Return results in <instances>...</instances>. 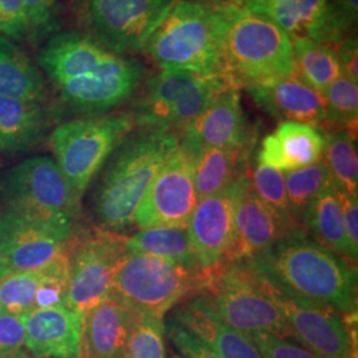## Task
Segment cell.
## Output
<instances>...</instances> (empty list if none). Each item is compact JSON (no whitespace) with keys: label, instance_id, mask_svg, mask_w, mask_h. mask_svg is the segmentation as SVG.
<instances>
[{"label":"cell","instance_id":"1","mask_svg":"<svg viewBox=\"0 0 358 358\" xmlns=\"http://www.w3.org/2000/svg\"><path fill=\"white\" fill-rule=\"evenodd\" d=\"M38 66L68 106L88 117L128 101L143 77L137 60L78 32H60L41 47Z\"/></svg>","mask_w":358,"mask_h":358},{"label":"cell","instance_id":"2","mask_svg":"<svg viewBox=\"0 0 358 358\" xmlns=\"http://www.w3.org/2000/svg\"><path fill=\"white\" fill-rule=\"evenodd\" d=\"M241 263L284 294L356 316V269L303 229Z\"/></svg>","mask_w":358,"mask_h":358},{"label":"cell","instance_id":"3","mask_svg":"<svg viewBox=\"0 0 358 358\" xmlns=\"http://www.w3.org/2000/svg\"><path fill=\"white\" fill-rule=\"evenodd\" d=\"M222 77L247 88L296 71L292 38L267 16L220 3Z\"/></svg>","mask_w":358,"mask_h":358},{"label":"cell","instance_id":"4","mask_svg":"<svg viewBox=\"0 0 358 358\" xmlns=\"http://www.w3.org/2000/svg\"><path fill=\"white\" fill-rule=\"evenodd\" d=\"M219 4L174 0L142 52L161 71L222 76Z\"/></svg>","mask_w":358,"mask_h":358},{"label":"cell","instance_id":"5","mask_svg":"<svg viewBox=\"0 0 358 358\" xmlns=\"http://www.w3.org/2000/svg\"><path fill=\"white\" fill-rule=\"evenodd\" d=\"M178 145L179 134L155 129H142L120 145L96 199L105 227L120 231L133 224L142 198Z\"/></svg>","mask_w":358,"mask_h":358},{"label":"cell","instance_id":"6","mask_svg":"<svg viewBox=\"0 0 358 358\" xmlns=\"http://www.w3.org/2000/svg\"><path fill=\"white\" fill-rule=\"evenodd\" d=\"M202 273L199 294H205L224 324L247 336L271 333L291 338L266 284L243 263H226Z\"/></svg>","mask_w":358,"mask_h":358},{"label":"cell","instance_id":"7","mask_svg":"<svg viewBox=\"0 0 358 358\" xmlns=\"http://www.w3.org/2000/svg\"><path fill=\"white\" fill-rule=\"evenodd\" d=\"M0 196L7 213L68 229H73L80 206V196L47 155L27 158L10 169L1 179Z\"/></svg>","mask_w":358,"mask_h":358},{"label":"cell","instance_id":"8","mask_svg":"<svg viewBox=\"0 0 358 358\" xmlns=\"http://www.w3.org/2000/svg\"><path fill=\"white\" fill-rule=\"evenodd\" d=\"M202 280L201 269L127 251L115 272L112 294L133 312L164 319L183 299L199 294Z\"/></svg>","mask_w":358,"mask_h":358},{"label":"cell","instance_id":"9","mask_svg":"<svg viewBox=\"0 0 358 358\" xmlns=\"http://www.w3.org/2000/svg\"><path fill=\"white\" fill-rule=\"evenodd\" d=\"M134 127L130 112L72 120L53 130L55 161L80 198Z\"/></svg>","mask_w":358,"mask_h":358},{"label":"cell","instance_id":"10","mask_svg":"<svg viewBox=\"0 0 358 358\" xmlns=\"http://www.w3.org/2000/svg\"><path fill=\"white\" fill-rule=\"evenodd\" d=\"M230 85L217 75L161 71L146 81L133 113L136 125L182 134L217 90ZM232 87V85H231Z\"/></svg>","mask_w":358,"mask_h":358},{"label":"cell","instance_id":"11","mask_svg":"<svg viewBox=\"0 0 358 358\" xmlns=\"http://www.w3.org/2000/svg\"><path fill=\"white\" fill-rule=\"evenodd\" d=\"M127 254L124 238L96 231L72 241L69 251V288L66 307L84 317L112 294L115 272Z\"/></svg>","mask_w":358,"mask_h":358},{"label":"cell","instance_id":"12","mask_svg":"<svg viewBox=\"0 0 358 358\" xmlns=\"http://www.w3.org/2000/svg\"><path fill=\"white\" fill-rule=\"evenodd\" d=\"M264 284L282 312L292 340L316 357L355 358L356 343L344 315L332 308L284 294L267 282Z\"/></svg>","mask_w":358,"mask_h":358},{"label":"cell","instance_id":"13","mask_svg":"<svg viewBox=\"0 0 358 358\" xmlns=\"http://www.w3.org/2000/svg\"><path fill=\"white\" fill-rule=\"evenodd\" d=\"M196 203L192 158L179 143L142 198L133 224L140 230L152 227L187 229Z\"/></svg>","mask_w":358,"mask_h":358},{"label":"cell","instance_id":"14","mask_svg":"<svg viewBox=\"0 0 358 358\" xmlns=\"http://www.w3.org/2000/svg\"><path fill=\"white\" fill-rule=\"evenodd\" d=\"M174 0H90L94 38L117 53L142 51Z\"/></svg>","mask_w":358,"mask_h":358},{"label":"cell","instance_id":"15","mask_svg":"<svg viewBox=\"0 0 358 358\" xmlns=\"http://www.w3.org/2000/svg\"><path fill=\"white\" fill-rule=\"evenodd\" d=\"M73 229L0 214V260L8 273L41 269L71 250Z\"/></svg>","mask_w":358,"mask_h":358},{"label":"cell","instance_id":"16","mask_svg":"<svg viewBox=\"0 0 358 358\" xmlns=\"http://www.w3.org/2000/svg\"><path fill=\"white\" fill-rule=\"evenodd\" d=\"M247 169L234 183V238L227 263L245 262L303 229L284 220L256 195Z\"/></svg>","mask_w":358,"mask_h":358},{"label":"cell","instance_id":"17","mask_svg":"<svg viewBox=\"0 0 358 358\" xmlns=\"http://www.w3.org/2000/svg\"><path fill=\"white\" fill-rule=\"evenodd\" d=\"M254 136L248 127L239 90L231 85L217 90L205 109L179 136L189 149L223 148L250 153Z\"/></svg>","mask_w":358,"mask_h":358},{"label":"cell","instance_id":"18","mask_svg":"<svg viewBox=\"0 0 358 358\" xmlns=\"http://www.w3.org/2000/svg\"><path fill=\"white\" fill-rule=\"evenodd\" d=\"M187 232L201 271L227 263L234 238V185L226 192L198 201Z\"/></svg>","mask_w":358,"mask_h":358},{"label":"cell","instance_id":"19","mask_svg":"<svg viewBox=\"0 0 358 358\" xmlns=\"http://www.w3.org/2000/svg\"><path fill=\"white\" fill-rule=\"evenodd\" d=\"M245 90L266 113L282 122H300L319 128L325 124L321 93L296 71L250 85Z\"/></svg>","mask_w":358,"mask_h":358},{"label":"cell","instance_id":"20","mask_svg":"<svg viewBox=\"0 0 358 358\" xmlns=\"http://www.w3.org/2000/svg\"><path fill=\"white\" fill-rule=\"evenodd\" d=\"M24 346L36 358H76L83 316L68 307L40 308L23 315Z\"/></svg>","mask_w":358,"mask_h":358},{"label":"cell","instance_id":"21","mask_svg":"<svg viewBox=\"0 0 358 358\" xmlns=\"http://www.w3.org/2000/svg\"><path fill=\"white\" fill-rule=\"evenodd\" d=\"M170 319L202 340L220 358H262L250 336L220 320L203 294L187 297Z\"/></svg>","mask_w":358,"mask_h":358},{"label":"cell","instance_id":"22","mask_svg":"<svg viewBox=\"0 0 358 358\" xmlns=\"http://www.w3.org/2000/svg\"><path fill=\"white\" fill-rule=\"evenodd\" d=\"M327 136L319 127L280 122L268 134L257 154V162L282 173L313 165L322 159Z\"/></svg>","mask_w":358,"mask_h":358},{"label":"cell","instance_id":"23","mask_svg":"<svg viewBox=\"0 0 358 358\" xmlns=\"http://www.w3.org/2000/svg\"><path fill=\"white\" fill-rule=\"evenodd\" d=\"M130 310L110 294L83 317L76 358H120L127 355Z\"/></svg>","mask_w":358,"mask_h":358},{"label":"cell","instance_id":"24","mask_svg":"<svg viewBox=\"0 0 358 358\" xmlns=\"http://www.w3.org/2000/svg\"><path fill=\"white\" fill-rule=\"evenodd\" d=\"M186 150L192 158V178L198 201L229 190L247 169L248 153L245 152L223 148Z\"/></svg>","mask_w":358,"mask_h":358},{"label":"cell","instance_id":"25","mask_svg":"<svg viewBox=\"0 0 358 358\" xmlns=\"http://www.w3.org/2000/svg\"><path fill=\"white\" fill-rule=\"evenodd\" d=\"M45 128L43 103L0 97V153L26 152L41 138Z\"/></svg>","mask_w":358,"mask_h":358},{"label":"cell","instance_id":"26","mask_svg":"<svg viewBox=\"0 0 358 358\" xmlns=\"http://www.w3.org/2000/svg\"><path fill=\"white\" fill-rule=\"evenodd\" d=\"M0 97L41 103L47 85L40 69L13 40L0 35Z\"/></svg>","mask_w":358,"mask_h":358},{"label":"cell","instance_id":"27","mask_svg":"<svg viewBox=\"0 0 358 358\" xmlns=\"http://www.w3.org/2000/svg\"><path fill=\"white\" fill-rule=\"evenodd\" d=\"M329 0H262L247 8L262 13L291 38L319 40Z\"/></svg>","mask_w":358,"mask_h":358},{"label":"cell","instance_id":"28","mask_svg":"<svg viewBox=\"0 0 358 358\" xmlns=\"http://www.w3.org/2000/svg\"><path fill=\"white\" fill-rule=\"evenodd\" d=\"M303 224L309 231L308 234L321 245L340 257H349L343 208L332 180L308 206Z\"/></svg>","mask_w":358,"mask_h":358},{"label":"cell","instance_id":"29","mask_svg":"<svg viewBox=\"0 0 358 358\" xmlns=\"http://www.w3.org/2000/svg\"><path fill=\"white\" fill-rule=\"evenodd\" d=\"M127 251L154 256L173 263L198 268L187 229L152 227L142 229L130 238H124Z\"/></svg>","mask_w":358,"mask_h":358},{"label":"cell","instance_id":"30","mask_svg":"<svg viewBox=\"0 0 358 358\" xmlns=\"http://www.w3.org/2000/svg\"><path fill=\"white\" fill-rule=\"evenodd\" d=\"M296 72L308 84L324 93L325 90L343 76L341 64L334 48L315 38H292Z\"/></svg>","mask_w":358,"mask_h":358},{"label":"cell","instance_id":"31","mask_svg":"<svg viewBox=\"0 0 358 358\" xmlns=\"http://www.w3.org/2000/svg\"><path fill=\"white\" fill-rule=\"evenodd\" d=\"M322 162L337 192L357 196V143L350 130L343 129L327 136Z\"/></svg>","mask_w":358,"mask_h":358},{"label":"cell","instance_id":"32","mask_svg":"<svg viewBox=\"0 0 358 358\" xmlns=\"http://www.w3.org/2000/svg\"><path fill=\"white\" fill-rule=\"evenodd\" d=\"M284 180L291 213L301 224L308 206L331 183L329 171L321 159L313 165L284 173Z\"/></svg>","mask_w":358,"mask_h":358},{"label":"cell","instance_id":"33","mask_svg":"<svg viewBox=\"0 0 358 358\" xmlns=\"http://www.w3.org/2000/svg\"><path fill=\"white\" fill-rule=\"evenodd\" d=\"M164 334V319L130 310L127 357L166 358Z\"/></svg>","mask_w":358,"mask_h":358},{"label":"cell","instance_id":"34","mask_svg":"<svg viewBox=\"0 0 358 358\" xmlns=\"http://www.w3.org/2000/svg\"><path fill=\"white\" fill-rule=\"evenodd\" d=\"M45 278V269L13 272L0 280V307L11 315L23 316L34 309L35 296Z\"/></svg>","mask_w":358,"mask_h":358},{"label":"cell","instance_id":"35","mask_svg":"<svg viewBox=\"0 0 358 358\" xmlns=\"http://www.w3.org/2000/svg\"><path fill=\"white\" fill-rule=\"evenodd\" d=\"M325 108V124L343 129L356 128L358 117V83L340 76L321 94Z\"/></svg>","mask_w":358,"mask_h":358},{"label":"cell","instance_id":"36","mask_svg":"<svg viewBox=\"0 0 358 358\" xmlns=\"http://www.w3.org/2000/svg\"><path fill=\"white\" fill-rule=\"evenodd\" d=\"M247 176L251 189L266 205H268L276 214H279L288 223L303 227L291 213L282 171L257 162L251 176L248 173Z\"/></svg>","mask_w":358,"mask_h":358},{"label":"cell","instance_id":"37","mask_svg":"<svg viewBox=\"0 0 358 358\" xmlns=\"http://www.w3.org/2000/svg\"><path fill=\"white\" fill-rule=\"evenodd\" d=\"M358 19V0H332L328 3L319 41L331 47L355 35Z\"/></svg>","mask_w":358,"mask_h":358},{"label":"cell","instance_id":"38","mask_svg":"<svg viewBox=\"0 0 358 358\" xmlns=\"http://www.w3.org/2000/svg\"><path fill=\"white\" fill-rule=\"evenodd\" d=\"M29 36L44 38L57 27V0H22Z\"/></svg>","mask_w":358,"mask_h":358},{"label":"cell","instance_id":"39","mask_svg":"<svg viewBox=\"0 0 358 358\" xmlns=\"http://www.w3.org/2000/svg\"><path fill=\"white\" fill-rule=\"evenodd\" d=\"M250 338L262 358H319L289 337L271 333H255Z\"/></svg>","mask_w":358,"mask_h":358},{"label":"cell","instance_id":"40","mask_svg":"<svg viewBox=\"0 0 358 358\" xmlns=\"http://www.w3.org/2000/svg\"><path fill=\"white\" fill-rule=\"evenodd\" d=\"M165 329L183 358H220L202 340L182 328L176 321L171 319L167 321Z\"/></svg>","mask_w":358,"mask_h":358},{"label":"cell","instance_id":"41","mask_svg":"<svg viewBox=\"0 0 358 358\" xmlns=\"http://www.w3.org/2000/svg\"><path fill=\"white\" fill-rule=\"evenodd\" d=\"M0 35L11 40L29 35L22 0H0Z\"/></svg>","mask_w":358,"mask_h":358},{"label":"cell","instance_id":"42","mask_svg":"<svg viewBox=\"0 0 358 358\" xmlns=\"http://www.w3.org/2000/svg\"><path fill=\"white\" fill-rule=\"evenodd\" d=\"M24 324L23 316L0 313V355L20 350L24 346Z\"/></svg>","mask_w":358,"mask_h":358},{"label":"cell","instance_id":"43","mask_svg":"<svg viewBox=\"0 0 358 358\" xmlns=\"http://www.w3.org/2000/svg\"><path fill=\"white\" fill-rule=\"evenodd\" d=\"M340 202L343 208L344 229L349 259L357 260L358 255V201L357 196L340 194Z\"/></svg>","mask_w":358,"mask_h":358},{"label":"cell","instance_id":"44","mask_svg":"<svg viewBox=\"0 0 358 358\" xmlns=\"http://www.w3.org/2000/svg\"><path fill=\"white\" fill-rule=\"evenodd\" d=\"M333 48L338 56L343 75L358 83V48L356 35H352L341 40Z\"/></svg>","mask_w":358,"mask_h":358},{"label":"cell","instance_id":"45","mask_svg":"<svg viewBox=\"0 0 358 358\" xmlns=\"http://www.w3.org/2000/svg\"><path fill=\"white\" fill-rule=\"evenodd\" d=\"M0 358H32V356H29L24 350L20 349V350H15V352L0 355Z\"/></svg>","mask_w":358,"mask_h":358},{"label":"cell","instance_id":"46","mask_svg":"<svg viewBox=\"0 0 358 358\" xmlns=\"http://www.w3.org/2000/svg\"><path fill=\"white\" fill-rule=\"evenodd\" d=\"M262 0H231L232 4L239 6V7H244V8H250L252 6H255L257 3H260Z\"/></svg>","mask_w":358,"mask_h":358},{"label":"cell","instance_id":"47","mask_svg":"<svg viewBox=\"0 0 358 358\" xmlns=\"http://www.w3.org/2000/svg\"><path fill=\"white\" fill-rule=\"evenodd\" d=\"M7 275H10V273H8V271L6 269L4 264H3L1 260H0V280H1L4 276H7Z\"/></svg>","mask_w":358,"mask_h":358},{"label":"cell","instance_id":"48","mask_svg":"<svg viewBox=\"0 0 358 358\" xmlns=\"http://www.w3.org/2000/svg\"><path fill=\"white\" fill-rule=\"evenodd\" d=\"M198 1H205V3H213V4H219V3H226V0H198Z\"/></svg>","mask_w":358,"mask_h":358},{"label":"cell","instance_id":"49","mask_svg":"<svg viewBox=\"0 0 358 358\" xmlns=\"http://www.w3.org/2000/svg\"><path fill=\"white\" fill-rule=\"evenodd\" d=\"M171 358H182V357H179V356H173V357Z\"/></svg>","mask_w":358,"mask_h":358},{"label":"cell","instance_id":"50","mask_svg":"<svg viewBox=\"0 0 358 358\" xmlns=\"http://www.w3.org/2000/svg\"><path fill=\"white\" fill-rule=\"evenodd\" d=\"M120 358H128V357H127V355H124V356H122V357H120Z\"/></svg>","mask_w":358,"mask_h":358},{"label":"cell","instance_id":"51","mask_svg":"<svg viewBox=\"0 0 358 358\" xmlns=\"http://www.w3.org/2000/svg\"><path fill=\"white\" fill-rule=\"evenodd\" d=\"M1 312H3V310H1V307H0V313H1Z\"/></svg>","mask_w":358,"mask_h":358}]
</instances>
